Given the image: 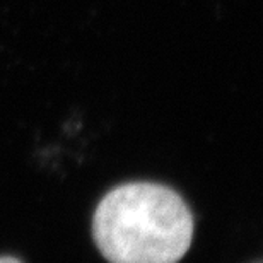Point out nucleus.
<instances>
[{
	"label": "nucleus",
	"instance_id": "nucleus-2",
	"mask_svg": "<svg viewBox=\"0 0 263 263\" xmlns=\"http://www.w3.org/2000/svg\"><path fill=\"white\" fill-rule=\"evenodd\" d=\"M0 263H23L15 256H0Z\"/></svg>",
	"mask_w": 263,
	"mask_h": 263
},
{
	"label": "nucleus",
	"instance_id": "nucleus-1",
	"mask_svg": "<svg viewBox=\"0 0 263 263\" xmlns=\"http://www.w3.org/2000/svg\"><path fill=\"white\" fill-rule=\"evenodd\" d=\"M193 229L180 193L151 181L115 186L92 217L94 243L109 263H178L190 250Z\"/></svg>",
	"mask_w": 263,
	"mask_h": 263
},
{
	"label": "nucleus",
	"instance_id": "nucleus-3",
	"mask_svg": "<svg viewBox=\"0 0 263 263\" xmlns=\"http://www.w3.org/2000/svg\"><path fill=\"white\" fill-rule=\"evenodd\" d=\"M256 263H261V261H256Z\"/></svg>",
	"mask_w": 263,
	"mask_h": 263
}]
</instances>
